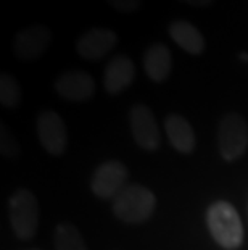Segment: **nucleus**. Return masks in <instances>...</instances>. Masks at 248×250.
I'll return each instance as SVG.
<instances>
[{"label": "nucleus", "mask_w": 248, "mask_h": 250, "mask_svg": "<svg viewBox=\"0 0 248 250\" xmlns=\"http://www.w3.org/2000/svg\"><path fill=\"white\" fill-rule=\"evenodd\" d=\"M118 36L108 28H92L76 42V52L86 60H100L114 49Z\"/></svg>", "instance_id": "obj_10"}, {"label": "nucleus", "mask_w": 248, "mask_h": 250, "mask_svg": "<svg viewBox=\"0 0 248 250\" xmlns=\"http://www.w3.org/2000/svg\"><path fill=\"white\" fill-rule=\"evenodd\" d=\"M156 197L142 184H128L113 200V213L126 225H144L152 218Z\"/></svg>", "instance_id": "obj_2"}, {"label": "nucleus", "mask_w": 248, "mask_h": 250, "mask_svg": "<svg viewBox=\"0 0 248 250\" xmlns=\"http://www.w3.org/2000/svg\"><path fill=\"white\" fill-rule=\"evenodd\" d=\"M36 129H38L39 141L42 147L50 155L60 157L68 147V131L65 121L57 111L45 110L40 111L36 118Z\"/></svg>", "instance_id": "obj_6"}, {"label": "nucleus", "mask_w": 248, "mask_h": 250, "mask_svg": "<svg viewBox=\"0 0 248 250\" xmlns=\"http://www.w3.org/2000/svg\"><path fill=\"white\" fill-rule=\"evenodd\" d=\"M218 148L226 162H235L248 148V123L239 113H228L218 126Z\"/></svg>", "instance_id": "obj_4"}, {"label": "nucleus", "mask_w": 248, "mask_h": 250, "mask_svg": "<svg viewBox=\"0 0 248 250\" xmlns=\"http://www.w3.org/2000/svg\"><path fill=\"white\" fill-rule=\"evenodd\" d=\"M129 171L128 167L119 160H107L98 165L97 169L92 174L91 189L98 199L114 200L123 189L128 186Z\"/></svg>", "instance_id": "obj_5"}, {"label": "nucleus", "mask_w": 248, "mask_h": 250, "mask_svg": "<svg viewBox=\"0 0 248 250\" xmlns=\"http://www.w3.org/2000/svg\"><path fill=\"white\" fill-rule=\"evenodd\" d=\"M54 89L60 97L70 102H87L95 95V81L86 71L71 70L55 79Z\"/></svg>", "instance_id": "obj_9"}, {"label": "nucleus", "mask_w": 248, "mask_h": 250, "mask_svg": "<svg viewBox=\"0 0 248 250\" xmlns=\"http://www.w3.org/2000/svg\"><path fill=\"white\" fill-rule=\"evenodd\" d=\"M129 126L135 144L147 152L160 147V129L153 111L144 104H135L129 111Z\"/></svg>", "instance_id": "obj_7"}, {"label": "nucleus", "mask_w": 248, "mask_h": 250, "mask_svg": "<svg viewBox=\"0 0 248 250\" xmlns=\"http://www.w3.org/2000/svg\"><path fill=\"white\" fill-rule=\"evenodd\" d=\"M165 129L171 147L179 153H192L195 150V132L191 123L181 115H168L165 120Z\"/></svg>", "instance_id": "obj_12"}, {"label": "nucleus", "mask_w": 248, "mask_h": 250, "mask_svg": "<svg viewBox=\"0 0 248 250\" xmlns=\"http://www.w3.org/2000/svg\"><path fill=\"white\" fill-rule=\"evenodd\" d=\"M52 33L47 26L36 24L17 33L13 39V50L19 60H38L49 49Z\"/></svg>", "instance_id": "obj_8"}, {"label": "nucleus", "mask_w": 248, "mask_h": 250, "mask_svg": "<svg viewBox=\"0 0 248 250\" xmlns=\"http://www.w3.org/2000/svg\"><path fill=\"white\" fill-rule=\"evenodd\" d=\"M144 70L152 81L163 83L172 70V57L165 44H153L144 54Z\"/></svg>", "instance_id": "obj_14"}, {"label": "nucleus", "mask_w": 248, "mask_h": 250, "mask_svg": "<svg viewBox=\"0 0 248 250\" xmlns=\"http://www.w3.org/2000/svg\"><path fill=\"white\" fill-rule=\"evenodd\" d=\"M0 104L8 110L17 108L21 104L19 83L8 73H2L0 76Z\"/></svg>", "instance_id": "obj_16"}, {"label": "nucleus", "mask_w": 248, "mask_h": 250, "mask_svg": "<svg viewBox=\"0 0 248 250\" xmlns=\"http://www.w3.org/2000/svg\"><path fill=\"white\" fill-rule=\"evenodd\" d=\"M55 249L57 250H87L86 242L71 223H61L55 228Z\"/></svg>", "instance_id": "obj_15"}, {"label": "nucleus", "mask_w": 248, "mask_h": 250, "mask_svg": "<svg viewBox=\"0 0 248 250\" xmlns=\"http://www.w3.org/2000/svg\"><path fill=\"white\" fill-rule=\"evenodd\" d=\"M240 60H244V62H248V55L245 54V52H244V54H240Z\"/></svg>", "instance_id": "obj_20"}, {"label": "nucleus", "mask_w": 248, "mask_h": 250, "mask_svg": "<svg viewBox=\"0 0 248 250\" xmlns=\"http://www.w3.org/2000/svg\"><path fill=\"white\" fill-rule=\"evenodd\" d=\"M207 226L221 249L239 250L244 244V225L235 207L226 200L213 202L207 210Z\"/></svg>", "instance_id": "obj_1"}, {"label": "nucleus", "mask_w": 248, "mask_h": 250, "mask_svg": "<svg viewBox=\"0 0 248 250\" xmlns=\"http://www.w3.org/2000/svg\"><path fill=\"white\" fill-rule=\"evenodd\" d=\"M135 78L134 62L128 55H116L107 63L103 73V87L110 95H118L133 84Z\"/></svg>", "instance_id": "obj_11"}, {"label": "nucleus", "mask_w": 248, "mask_h": 250, "mask_svg": "<svg viewBox=\"0 0 248 250\" xmlns=\"http://www.w3.org/2000/svg\"><path fill=\"white\" fill-rule=\"evenodd\" d=\"M170 37L181 47L184 52L191 55H200L205 50V37L197 26L186 20H176L170 24Z\"/></svg>", "instance_id": "obj_13"}, {"label": "nucleus", "mask_w": 248, "mask_h": 250, "mask_svg": "<svg viewBox=\"0 0 248 250\" xmlns=\"http://www.w3.org/2000/svg\"><path fill=\"white\" fill-rule=\"evenodd\" d=\"M8 218L15 236L29 241L36 236L39 221V205L36 195L28 189H18L8 200Z\"/></svg>", "instance_id": "obj_3"}, {"label": "nucleus", "mask_w": 248, "mask_h": 250, "mask_svg": "<svg viewBox=\"0 0 248 250\" xmlns=\"http://www.w3.org/2000/svg\"><path fill=\"white\" fill-rule=\"evenodd\" d=\"M107 2L121 13H134L142 7V0H107Z\"/></svg>", "instance_id": "obj_18"}, {"label": "nucleus", "mask_w": 248, "mask_h": 250, "mask_svg": "<svg viewBox=\"0 0 248 250\" xmlns=\"http://www.w3.org/2000/svg\"><path fill=\"white\" fill-rule=\"evenodd\" d=\"M0 153L5 158H17L19 155V146L10 129L3 123L0 125Z\"/></svg>", "instance_id": "obj_17"}, {"label": "nucleus", "mask_w": 248, "mask_h": 250, "mask_svg": "<svg viewBox=\"0 0 248 250\" xmlns=\"http://www.w3.org/2000/svg\"><path fill=\"white\" fill-rule=\"evenodd\" d=\"M182 2L192 5V7H208V5L213 3L214 0H182Z\"/></svg>", "instance_id": "obj_19"}]
</instances>
